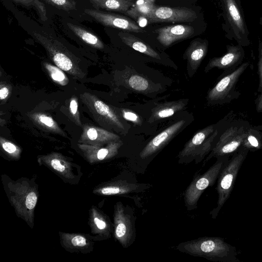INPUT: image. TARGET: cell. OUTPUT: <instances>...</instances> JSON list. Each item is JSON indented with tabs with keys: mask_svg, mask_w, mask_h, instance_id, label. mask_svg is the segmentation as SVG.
<instances>
[{
	"mask_svg": "<svg viewBox=\"0 0 262 262\" xmlns=\"http://www.w3.org/2000/svg\"><path fill=\"white\" fill-rule=\"evenodd\" d=\"M221 120L218 124L209 125L197 132L185 145L180 152L179 162L189 163L195 160L200 162L211 151L219 134Z\"/></svg>",
	"mask_w": 262,
	"mask_h": 262,
	"instance_id": "cell-6",
	"label": "cell"
},
{
	"mask_svg": "<svg viewBox=\"0 0 262 262\" xmlns=\"http://www.w3.org/2000/svg\"><path fill=\"white\" fill-rule=\"evenodd\" d=\"M69 112L75 124L79 126H81L82 124L80 119L78 111V99L75 96H73L70 99L69 103Z\"/></svg>",
	"mask_w": 262,
	"mask_h": 262,
	"instance_id": "cell-29",
	"label": "cell"
},
{
	"mask_svg": "<svg viewBox=\"0 0 262 262\" xmlns=\"http://www.w3.org/2000/svg\"><path fill=\"white\" fill-rule=\"evenodd\" d=\"M134 213L129 212L121 203L118 204L115 216V236L124 248L129 247L136 237Z\"/></svg>",
	"mask_w": 262,
	"mask_h": 262,
	"instance_id": "cell-11",
	"label": "cell"
},
{
	"mask_svg": "<svg viewBox=\"0 0 262 262\" xmlns=\"http://www.w3.org/2000/svg\"><path fill=\"white\" fill-rule=\"evenodd\" d=\"M251 125L247 120L236 119L233 111L222 120L219 134L204 163L213 157L233 155L242 145L247 130Z\"/></svg>",
	"mask_w": 262,
	"mask_h": 262,
	"instance_id": "cell-1",
	"label": "cell"
},
{
	"mask_svg": "<svg viewBox=\"0 0 262 262\" xmlns=\"http://www.w3.org/2000/svg\"><path fill=\"white\" fill-rule=\"evenodd\" d=\"M224 24L225 37L234 40L238 45L247 47L250 44L241 0H220Z\"/></svg>",
	"mask_w": 262,
	"mask_h": 262,
	"instance_id": "cell-4",
	"label": "cell"
},
{
	"mask_svg": "<svg viewBox=\"0 0 262 262\" xmlns=\"http://www.w3.org/2000/svg\"><path fill=\"white\" fill-rule=\"evenodd\" d=\"M48 4L66 11L76 9V2L74 0H43Z\"/></svg>",
	"mask_w": 262,
	"mask_h": 262,
	"instance_id": "cell-28",
	"label": "cell"
},
{
	"mask_svg": "<svg viewBox=\"0 0 262 262\" xmlns=\"http://www.w3.org/2000/svg\"><path fill=\"white\" fill-rule=\"evenodd\" d=\"M185 123L183 120L177 121L155 136L141 151V158H147L161 150L181 130Z\"/></svg>",
	"mask_w": 262,
	"mask_h": 262,
	"instance_id": "cell-14",
	"label": "cell"
},
{
	"mask_svg": "<svg viewBox=\"0 0 262 262\" xmlns=\"http://www.w3.org/2000/svg\"><path fill=\"white\" fill-rule=\"evenodd\" d=\"M229 156L219 157L213 165L203 174L197 176L187 188L184 194V202L189 210L197 208L198 202L204 190L213 185Z\"/></svg>",
	"mask_w": 262,
	"mask_h": 262,
	"instance_id": "cell-7",
	"label": "cell"
},
{
	"mask_svg": "<svg viewBox=\"0 0 262 262\" xmlns=\"http://www.w3.org/2000/svg\"><path fill=\"white\" fill-rule=\"evenodd\" d=\"M122 115L126 120L132 121L138 124H141V121L139 117L135 113L127 110H122Z\"/></svg>",
	"mask_w": 262,
	"mask_h": 262,
	"instance_id": "cell-32",
	"label": "cell"
},
{
	"mask_svg": "<svg viewBox=\"0 0 262 262\" xmlns=\"http://www.w3.org/2000/svg\"><path fill=\"white\" fill-rule=\"evenodd\" d=\"M43 65L51 79L57 84L62 86L69 83V79L63 70L48 62H43Z\"/></svg>",
	"mask_w": 262,
	"mask_h": 262,
	"instance_id": "cell-26",
	"label": "cell"
},
{
	"mask_svg": "<svg viewBox=\"0 0 262 262\" xmlns=\"http://www.w3.org/2000/svg\"><path fill=\"white\" fill-rule=\"evenodd\" d=\"M145 188L144 184L129 183L123 181L103 188L101 192L104 195L129 194L140 191Z\"/></svg>",
	"mask_w": 262,
	"mask_h": 262,
	"instance_id": "cell-20",
	"label": "cell"
},
{
	"mask_svg": "<svg viewBox=\"0 0 262 262\" xmlns=\"http://www.w3.org/2000/svg\"><path fill=\"white\" fill-rule=\"evenodd\" d=\"M256 110L257 113L262 112V92L258 96L255 101Z\"/></svg>",
	"mask_w": 262,
	"mask_h": 262,
	"instance_id": "cell-38",
	"label": "cell"
},
{
	"mask_svg": "<svg viewBox=\"0 0 262 262\" xmlns=\"http://www.w3.org/2000/svg\"><path fill=\"white\" fill-rule=\"evenodd\" d=\"M154 2L150 0H139L125 14L135 19H147L152 9L155 7Z\"/></svg>",
	"mask_w": 262,
	"mask_h": 262,
	"instance_id": "cell-25",
	"label": "cell"
},
{
	"mask_svg": "<svg viewBox=\"0 0 262 262\" xmlns=\"http://www.w3.org/2000/svg\"><path fill=\"white\" fill-rule=\"evenodd\" d=\"M30 118L33 122L41 128L53 133L65 136L58 124L50 116L41 113L32 114Z\"/></svg>",
	"mask_w": 262,
	"mask_h": 262,
	"instance_id": "cell-23",
	"label": "cell"
},
{
	"mask_svg": "<svg viewBox=\"0 0 262 262\" xmlns=\"http://www.w3.org/2000/svg\"><path fill=\"white\" fill-rule=\"evenodd\" d=\"M196 18L195 12L188 8L155 6L147 20L149 23L190 22Z\"/></svg>",
	"mask_w": 262,
	"mask_h": 262,
	"instance_id": "cell-12",
	"label": "cell"
},
{
	"mask_svg": "<svg viewBox=\"0 0 262 262\" xmlns=\"http://www.w3.org/2000/svg\"><path fill=\"white\" fill-rule=\"evenodd\" d=\"M184 106L185 103L182 101L168 102L160 104L154 109L150 119L154 121L169 117L182 110Z\"/></svg>",
	"mask_w": 262,
	"mask_h": 262,
	"instance_id": "cell-21",
	"label": "cell"
},
{
	"mask_svg": "<svg viewBox=\"0 0 262 262\" xmlns=\"http://www.w3.org/2000/svg\"><path fill=\"white\" fill-rule=\"evenodd\" d=\"M51 164L55 169L60 172H62L65 169V167L61 164L58 159H54L52 160Z\"/></svg>",
	"mask_w": 262,
	"mask_h": 262,
	"instance_id": "cell-37",
	"label": "cell"
},
{
	"mask_svg": "<svg viewBox=\"0 0 262 262\" xmlns=\"http://www.w3.org/2000/svg\"><path fill=\"white\" fill-rule=\"evenodd\" d=\"M69 28L83 41L98 49L104 48V44L99 38L83 27L71 23L67 24Z\"/></svg>",
	"mask_w": 262,
	"mask_h": 262,
	"instance_id": "cell-22",
	"label": "cell"
},
{
	"mask_svg": "<svg viewBox=\"0 0 262 262\" xmlns=\"http://www.w3.org/2000/svg\"><path fill=\"white\" fill-rule=\"evenodd\" d=\"M155 32L159 42L164 47H169L175 42L190 37L194 30L191 26L173 25L158 28Z\"/></svg>",
	"mask_w": 262,
	"mask_h": 262,
	"instance_id": "cell-15",
	"label": "cell"
},
{
	"mask_svg": "<svg viewBox=\"0 0 262 262\" xmlns=\"http://www.w3.org/2000/svg\"><path fill=\"white\" fill-rule=\"evenodd\" d=\"M12 1L17 3H18V4L26 6H30L33 5L34 0H12Z\"/></svg>",
	"mask_w": 262,
	"mask_h": 262,
	"instance_id": "cell-40",
	"label": "cell"
},
{
	"mask_svg": "<svg viewBox=\"0 0 262 262\" xmlns=\"http://www.w3.org/2000/svg\"><path fill=\"white\" fill-rule=\"evenodd\" d=\"M95 9L120 12L125 13L134 5L133 0H89Z\"/></svg>",
	"mask_w": 262,
	"mask_h": 262,
	"instance_id": "cell-19",
	"label": "cell"
},
{
	"mask_svg": "<svg viewBox=\"0 0 262 262\" xmlns=\"http://www.w3.org/2000/svg\"><path fill=\"white\" fill-rule=\"evenodd\" d=\"M254 127L259 130H262V125H254Z\"/></svg>",
	"mask_w": 262,
	"mask_h": 262,
	"instance_id": "cell-41",
	"label": "cell"
},
{
	"mask_svg": "<svg viewBox=\"0 0 262 262\" xmlns=\"http://www.w3.org/2000/svg\"><path fill=\"white\" fill-rule=\"evenodd\" d=\"M258 59L257 62V73L259 78V84L257 92H262V40H260L258 46Z\"/></svg>",
	"mask_w": 262,
	"mask_h": 262,
	"instance_id": "cell-30",
	"label": "cell"
},
{
	"mask_svg": "<svg viewBox=\"0 0 262 262\" xmlns=\"http://www.w3.org/2000/svg\"><path fill=\"white\" fill-rule=\"evenodd\" d=\"M37 198L34 192L29 193L26 199V206L29 209H32L34 208L37 202Z\"/></svg>",
	"mask_w": 262,
	"mask_h": 262,
	"instance_id": "cell-34",
	"label": "cell"
},
{
	"mask_svg": "<svg viewBox=\"0 0 262 262\" xmlns=\"http://www.w3.org/2000/svg\"><path fill=\"white\" fill-rule=\"evenodd\" d=\"M250 65L249 62L242 63L232 71L225 75L208 91L207 99L212 104H224L237 99L241 93L236 90L240 77Z\"/></svg>",
	"mask_w": 262,
	"mask_h": 262,
	"instance_id": "cell-8",
	"label": "cell"
},
{
	"mask_svg": "<svg viewBox=\"0 0 262 262\" xmlns=\"http://www.w3.org/2000/svg\"><path fill=\"white\" fill-rule=\"evenodd\" d=\"M80 97L98 122L106 126L124 130L123 123L114 110L96 96L85 92L80 94Z\"/></svg>",
	"mask_w": 262,
	"mask_h": 262,
	"instance_id": "cell-9",
	"label": "cell"
},
{
	"mask_svg": "<svg viewBox=\"0 0 262 262\" xmlns=\"http://www.w3.org/2000/svg\"><path fill=\"white\" fill-rule=\"evenodd\" d=\"M128 83L132 89L138 92H144L149 86L147 80L138 75L132 76L128 80Z\"/></svg>",
	"mask_w": 262,
	"mask_h": 262,
	"instance_id": "cell-27",
	"label": "cell"
},
{
	"mask_svg": "<svg viewBox=\"0 0 262 262\" xmlns=\"http://www.w3.org/2000/svg\"><path fill=\"white\" fill-rule=\"evenodd\" d=\"M249 150L241 147L234 152L231 159L224 165L217 178L216 190L218 199L216 207L210 214L215 219L223 206L229 198L238 171L246 159Z\"/></svg>",
	"mask_w": 262,
	"mask_h": 262,
	"instance_id": "cell-5",
	"label": "cell"
},
{
	"mask_svg": "<svg viewBox=\"0 0 262 262\" xmlns=\"http://www.w3.org/2000/svg\"><path fill=\"white\" fill-rule=\"evenodd\" d=\"M184 253L219 262H240L236 248L220 237H201L179 244Z\"/></svg>",
	"mask_w": 262,
	"mask_h": 262,
	"instance_id": "cell-2",
	"label": "cell"
},
{
	"mask_svg": "<svg viewBox=\"0 0 262 262\" xmlns=\"http://www.w3.org/2000/svg\"><path fill=\"white\" fill-rule=\"evenodd\" d=\"M32 6L37 10L40 18L42 21L47 20V10L45 4L39 0H34Z\"/></svg>",
	"mask_w": 262,
	"mask_h": 262,
	"instance_id": "cell-31",
	"label": "cell"
},
{
	"mask_svg": "<svg viewBox=\"0 0 262 262\" xmlns=\"http://www.w3.org/2000/svg\"><path fill=\"white\" fill-rule=\"evenodd\" d=\"M117 135L103 128L91 125H84L80 140L83 142L94 143H110L119 140Z\"/></svg>",
	"mask_w": 262,
	"mask_h": 262,
	"instance_id": "cell-17",
	"label": "cell"
},
{
	"mask_svg": "<svg viewBox=\"0 0 262 262\" xmlns=\"http://www.w3.org/2000/svg\"><path fill=\"white\" fill-rule=\"evenodd\" d=\"M226 49V53L223 56L210 59L204 70L206 73L215 68L223 70L227 74L242 64L245 55L243 46L228 45Z\"/></svg>",
	"mask_w": 262,
	"mask_h": 262,
	"instance_id": "cell-13",
	"label": "cell"
},
{
	"mask_svg": "<svg viewBox=\"0 0 262 262\" xmlns=\"http://www.w3.org/2000/svg\"><path fill=\"white\" fill-rule=\"evenodd\" d=\"M34 38L46 50L55 64L75 79H82L85 74L76 57L59 41L46 34L33 32Z\"/></svg>",
	"mask_w": 262,
	"mask_h": 262,
	"instance_id": "cell-3",
	"label": "cell"
},
{
	"mask_svg": "<svg viewBox=\"0 0 262 262\" xmlns=\"http://www.w3.org/2000/svg\"><path fill=\"white\" fill-rule=\"evenodd\" d=\"M85 14L103 26L123 30L127 32H144L134 20L126 16L107 12L97 9H85Z\"/></svg>",
	"mask_w": 262,
	"mask_h": 262,
	"instance_id": "cell-10",
	"label": "cell"
},
{
	"mask_svg": "<svg viewBox=\"0 0 262 262\" xmlns=\"http://www.w3.org/2000/svg\"><path fill=\"white\" fill-rule=\"evenodd\" d=\"M42 1H43V0H42Z\"/></svg>",
	"mask_w": 262,
	"mask_h": 262,
	"instance_id": "cell-43",
	"label": "cell"
},
{
	"mask_svg": "<svg viewBox=\"0 0 262 262\" xmlns=\"http://www.w3.org/2000/svg\"><path fill=\"white\" fill-rule=\"evenodd\" d=\"M71 242L75 246L82 247L86 244V239L83 236L80 235L74 237L72 239Z\"/></svg>",
	"mask_w": 262,
	"mask_h": 262,
	"instance_id": "cell-36",
	"label": "cell"
},
{
	"mask_svg": "<svg viewBox=\"0 0 262 262\" xmlns=\"http://www.w3.org/2000/svg\"><path fill=\"white\" fill-rule=\"evenodd\" d=\"M208 48V41L206 39L196 38L190 43L185 53L190 76H191L199 67L207 53Z\"/></svg>",
	"mask_w": 262,
	"mask_h": 262,
	"instance_id": "cell-16",
	"label": "cell"
},
{
	"mask_svg": "<svg viewBox=\"0 0 262 262\" xmlns=\"http://www.w3.org/2000/svg\"><path fill=\"white\" fill-rule=\"evenodd\" d=\"M242 147L251 151L261 149L262 130L251 125L247 130Z\"/></svg>",
	"mask_w": 262,
	"mask_h": 262,
	"instance_id": "cell-24",
	"label": "cell"
},
{
	"mask_svg": "<svg viewBox=\"0 0 262 262\" xmlns=\"http://www.w3.org/2000/svg\"><path fill=\"white\" fill-rule=\"evenodd\" d=\"M150 1L154 2L155 0H150Z\"/></svg>",
	"mask_w": 262,
	"mask_h": 262,
	"instance_id": "cell-42",
	"label": "cell"
},
{
	"mask_svg": "<svg viewBox=\"0 0 262 262\" xmlns=\"http://www.w3.org/2000/svg\"><path fill=\"white\" fill-rule=\"evenodd\" d=\"M118 35L125 44L135 50L156 59H160L161 58L159 54L148 45L135 35L127 32H120Z\"/></svg>",
	"mask_w": 262,
	"mask_h": 262,
	"instance_id": "cell-18",
	"label": "cell"
},
{
	"mask_svg": "<svg viewBox=\"0 0 262 262\" xmlns=\"http://www.w3.org/2000/svg\"><path fill=\"white\" fill-rule=\"evenodd\" d=\"M94 223L96 225L97 227L100 230L104 229L106 227V223L98 218L95 217L94 219Z\"/></svg>",
	"mask_w": 262,
	"mask_h": 262,
	"instance_id": "cell-39",
	"label": "cell"
},
{
	"mask_svg": "<svg viewBox=\"0 0 262 262\" xmlns=\"http://www.w3.org/2000/svg\"><path fill=\"white\" fill-rule=\"evenodd\" d=\"M1 143L3 148L9 154L15 153L17 151V147L13 143L1 137Z\"/></svg>",
	"mask_w": 262,
	"mask_h": 262,
	"instance_id": "cell-33",
	"label": "cell"
},
{
	"mask_svg": "<svg viewBox=\"0 0 262 262\" xmlns=\"http://www.w3.org/2000/svg\"><path fill=\"white\" fill-rule=\"evenodd\" d=\"M10 93L8 85L5 84H1L0 86V99L1 101L5 100L9 96Z\"/></svg>",
	"mask_w": 262,
	"mask_h": 262,
	"instance_id": "cell-35",
	"label": "cell"
}]
</instances>
